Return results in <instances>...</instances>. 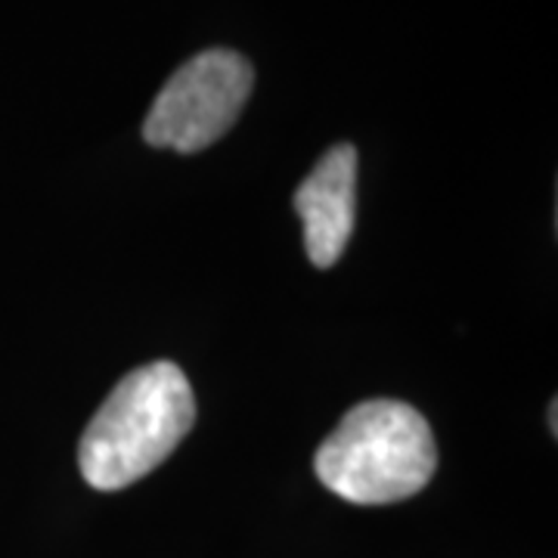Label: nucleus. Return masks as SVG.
<instances>
[{
  "label": "nucleus",
  "instance_id": "obj_1",
  "mask_svg": "<svg viewBox=\"0 0 558 558\" xmlns=\"http://www.w3.org/2000/svg\"><path fill=\"white\" fill-rule=\"evenodd\" d=\"M196 422V398L178 363H146L112 388L84 428L78 465L97 490L134 484L178 450Z\"/></svg>",
  "mask_w": 558,
  "mask_h": 558
},
{
  "label": "nucleus",
  "instance_id": "obj_3",
  "mask_svg": "<svg viewBox=\"0 0 558 558\" xmlns=\"http://www.w3.org/2000/svg\"><path fill=\"white\" fill-rule=\"evenodd\" d=\"M252 84L255 72L236 50H205L161 87L143 121V140L159 149L199 153L236 124Z\"/></svg>",
  "mask_w": 558,
  "mask_h": 558
},
{
  "label": "nucleus",
  "instance_id": "obj_4",
  "mask_svg": "<svg viewBox=\"0 0 558 558\" xmlns=\"http://www.w3.org/2000/svg\"><path fill=\"white\" fill-rule=\"evenodd\" d=\"M357 199V149L332 146L295 193V211L304 220V245L314 267H332L354 230Z\"/></svg>",
  "mask_w": 558,
  "mask_h": 558
},
{
  "label": "nucleus",
  "instance_id": "obj_2",
  "mask_svg": "<svg viewBox=\"0 0 558 558\" xmlns=\"http://www.w3.org/2000/svg\"><path fill=\"white\" fill-rule=\"evenodd\" d=\"M317 478L357 506H388L418 494L438 469L425 416L403 400H363L319 444Z\"/></svg>",
  "mask_w": 558,
  "mask_h": 558
},
{
  "label": "nucleus",
  "instance_id": "obj_5",
  "mask_svg": "<svg viewBox=\"0 0 558 558\" xmlns=\"http://www.w3.org/2000/svg\"><path fill=\"white\" fill-rule=\"evenodd\" d=\"M556 413H558V403H556V400H553V403H549V432H553V438H556V435H558V425H556L558 416H556Z\"/></svg>",
  "mask_w": 558,
  "mask_h": 558
}]
</instances>
